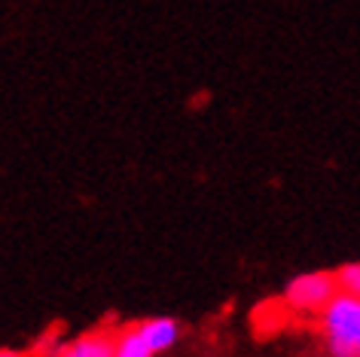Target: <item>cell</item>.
I'll use <instances>...</instances> for the list:
<instances>
[{
  "mask_svg": "<svg viewBox=\"0 0 360 357\" xmlns=\"http://www.w3.org/2000/svg\"><path fill=\"white\" fill-rule=\"evenodd\" d=\"M323 345L333 357H360V299L339 290L318 315Z\"/></svg>",
  "mask_w": 360,
  "mask_h": 357,
  "instance_id": "6da1fadb",
  "label": "cell"
},
{
  "mask_svg": "<svg viewBox=\"0 0 360 357\" xmlns=\"http://www.w3.org/2000/svg\"><path fill=\"white\" fill-rule=\"evenodd\" d=\"M339 290H342L339 275H333V272H302V275H296V278H290V284H287L284 302H287V309L300 311V315H321Z\"/></svg>",
  "mask_w": 360,
  "mask_h": 357,
  "instance_id": "7a4b0ae2",
  "label": "cell"
},
{
  "mask_svg": "<svg viewBox=\"0 0 360 357\" xmlns=\"http://www.w3.org/2000/svg\"><path fill=\"white\" fill-rule=\"evenodd\" d=\"M116 339L107 333H86L79 339H70L56 351V357H113Z\"/></svg>",
  "mask_w": 360,
  "mask_h": 357,
  "instance_id": "3957f363",
  "label": "cell"
},
{
  "mask_svg": "<svg viewBox=\"0 0 360 357\" xmlns=\"http://www.w3.org/2000/svg\"><path fill=\"white\" fill-rule=\"evenodd\" d=\"M141 330H143V336L150 339V345H153V351H168L171 345L177 342V333H180V327H177V320H171V318H150V320H141Z\"/></svg>",
  "mask_w": 360,
  "mask_h": 357,
  "instance_id": "277c9868",
  "label": "cell"
},
{
  "mask_svg": "<svg viewBox=\"0 0 360 357\" xmlns=\"http://www.w3.org/2000/svg\"><path fill=\"white\" fill-rule=\"evenodd\" d=\"M113 357H156V351H153L150 339L143 336L141 324L125 330L122 336H116V348H113Z\"/></svg>",
  "mask_w": 360,
  "mask_h": 357,
  "instance_id": "5b68a950",
  "label": "cell"
},
{
  "mask_svg": "<svg viewBox=\"0 0 360 357\" xmlns=\"http://www.w3.org/2000/svg\"><path fill=\"white\" fill-rule=\"evenodd\" d=\"M336 275H339V287L345 290V293H354V297L360 299V263L342 266Z\"/></svg>",
  "mask_w": 360,
  "mask_h": 357,
  "instance_id": "8992f818",
  "label": "cell"
},
{
  "mask_svg": "<svg viewBox=\"0 0 360 357\" xmlns=\"http://www.w3.org/2000/svg\"><path fill=\"white\" fill-rule=\"evenodd\" d=\"M0 357H28V354H22V351H10V348H0Z\"/></svg>",
  "mask_w": 360,
  "mask_h": 357,
  "instance_id": "52a82bcc",
  "label": "cell"
}]
</instances>
